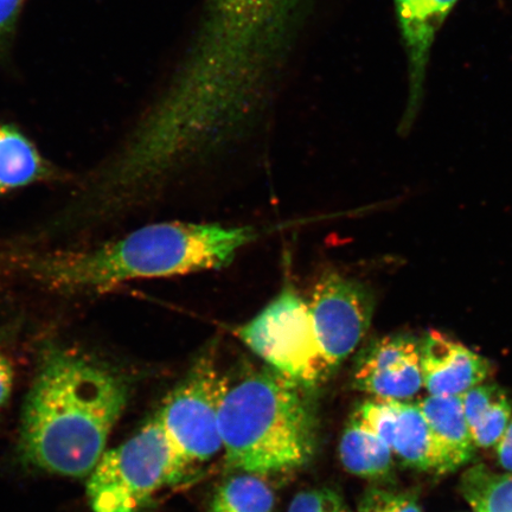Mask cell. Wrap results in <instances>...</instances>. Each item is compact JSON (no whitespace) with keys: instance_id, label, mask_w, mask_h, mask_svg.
Segmentation results:
<instances>
[{"instance_id":"6da1fadb","label":"cell","mask_w":512,"mask_h":512,"mask_svg":"<svg viewBox=\"0 0 512 512\" xmlns=\"http://www.w3.org/2000/svg\"><path fill=\"white\" fill-rule=\"evenodd\" d=\"M312 0H206L162 93L117 158L123 181L155 191L251 136L271 114Z\"/></svg>"},{"instance_id":"7a4b0ae2","label":"cell","mask_w":512,"mask_h":512,"mask_svg":"<svg viewBox=\"0 0 512 512\" xmlns=\"http://www.w3.org/2000/svg\"><path fill=\"white\" fill-rule=\"evenodd\" d=\"M130 396L124 374L62 347L44 349L22 414L25 462L67 477L91 475Z\"/></svg>"},{"instance_id":"3957f363","label":"cell","mask_w":512,"mask_h":512,"mask_svg":"<svg viewBox=\"0 0 512 512\" xmlns=\"http://www.w3.org/2000/svg\"><path fill=\"white\" fill-rule=\"evenodd\" d=\"M258 236L248 226L160 222L98 247L30 254L19 266L48 290L100 293L133 280L220 270Z\"/></svg>"},{"instance_id":"277c9868","label":"cell","mask_w":512,"mask_h":512,"mask_svg":"<svg viewBox=\"0 0 512 512\" xmlns=\"http://www.w3.org/2000/svg\"><path fill=\"white\" fill-rule=\"evenodd\" d=\"M307 392L268 367L230 382L220 411L227 464L264 477L309 464L318 424Z\"/></svg>"},{"instance_id":"5b68a950","label":"cell","mask_w":512,"mask_h":512,"mask_svg":"<svg viewBox=\"0 0 512 512\" xmlns=\"http://www.w3.org/2000/svg\"><path fill=\"white\" fill-rule=\"evenodd\" d=\"M189 469L155 416L102 454L89 475L88 501L94 512H140L160 490L181 483Z\"/></svg>"},{"instance_id":"8992f818","label":"cell","mask_w":512,"mask_h":512,"mask_svg":"<svg viewBox=\"0 0 512 512\" xmlns=\"http://www.w3.org/2000/svg\"><path fill=\"white\" fill-rule=\"evenodd\" d=\"M234 334L268 368L306 389H316L332 376L318 347L309 303L293 285L284 286Z\"/></svg>"},{"instance_id":"52a82bcc","label":"cell","mask_w":512,"mask_h":512,"mask_svg":"<svg viewBox=\"0 0 512 512\" xmlns=\"http://www.w3.org/2000/svg\"><path fill=\"white\" fill-rule=\"evenodd\" d=\"M229 383L209 347L166 396L156 415L189 467L207 463L223 450L220 411Z\"/></svg>"},{"instance_id":"ba28073f","label":"cell","mask_w":512,"mask_h":512,"mask_svg":"<svg viewBox=\"0 0 512 512\" xmlns=\"http://www.w3.org/2000/svg\"><path fill=\"white\" fill-rule=\"evenodd\" d=\"M307 303L318 347L334 375L367 335L374 294L361 281L331 271L318 280Z\"/></svg>"},{"instance_id":"9c48e42d","label":"cell","mask_w":512,"mask_h":512,"mask_svg":"<svg viewBox=\"0 0 512 512\" xmlns=\"http://www.w3.org/2000/svg\"><path fill=\"white\" fill-rule=\"evenodd\" d=\"M352 386L374 399L413 398L424 387L419 339L408 334L373 339L358 352Z\"/></svg>"},{"instance_id":"30bf717a","label":"cell","mask_w":512,"mask_h":512,"mask_svg":"<svg viewBox=\"0 0 512 512\" xmlns=\"http://www.w3.org/2000/svg\"><path fill=\"white\" fill-rule=\"evenodd\" d=\"M408 60L409 92L402 130L408 131L420 111L426 70L435 36L458 0H394Z\"/></svg>"},{"instance_id":"8fae6325","label":"cell","mask_w":512,"mask_h":512,"mask_svg":"<svg viewBox=\"0 0 512 512\" xmlns=\"http://www.w3.org/2000/svg\"><path fill=\"white\" fill-rule=\"evenodd\" d=\"M420 352L422 380L430 395H462L482 384L492 371L486 358L439 331L427 332Z\"/></svg>"},{"instance_id":"7c38bea8","label":"cell","mask_w":512,"mask_h":512,"mask_svg":"<svg viewBox=\"0 0 512 512\" xmlns=\"http://www.w3.org/2000/svg\"><path fill=\"white\" fill-rule=\"evenodd\" d=\"M418 403L432 433L439 460V475L470 463L475 457L469 425L460 395H430Z\"/></svg>"},{"instance_id":"4fadbf2b","label":"cell","mask_w":512,"mask_h":512,"mask_svg":"<svg viewBox=\"0 0 512 512\" xmlns=\"http://www.w3.org/2000/svg\"><path fill=\"white\" fill-rule=\"evenodd\" d=\"M396 428L392 444L394 456L416 471L439 473L437 448L418 403L396 401Z\"/></svg>"},{"instance_id":"5bb4252c","label":"cell","mask_w":512,"mask_h":512,"mask_svg":"<svg viewBox=\"0 0 512 512\" xmlns=\"http://www.w3.org/2000/svg\"><path fill=\"white\" fill-rule=\"evenodd\" d=\"M460 398L473 443L482 448L496 446L510 422L512 406L508 395L496 384H479Z\"/></svg>"},{"instance_id":"9a60e30c","label":"cell","mask_w":512,"mask_h":512,"mask_svg":"<svg viewBox=\"0 0 512 512\" xmlns=\"http://www.w3.org/2000/svg\"><path fill=\"white\" fill-rule=\"evenodd\" d=\"M339 459L345 470L361 478L381 479L394 469L392 448L354 415L342 434Z\"/></svg>"},{"instance_id":"2e32d148","label":"cell","mask_w":512,"mask_h":512,"mask_svg":"<svg viewBox=\"0 0 512 512\" xmlns=\"http://www.w3.org/2000/svg\"><path fill=\"white\" fill-rule=\"evenodd\" d=\"M49 176L46 160L16 127L0 121V194Z\"/></svg>"},{"instance_id":"e0dca14e","label":"cell","mask_w":512,"mask_h":512,"mask_svg":"<svg viewBox=\"0 0 512 512\" xmlns=\"http://www.w3.org/2000/svg\"><path fill=\"white\" fill-rule=\"evenodd\" d=\"M277 498L264 476L240 472L220 485L209 512H274Z\"/></svg>"},{"instance_id":"ac0fdd59","label":"cell","mask_w":512,"mask_h":512,"mask_svg":"<svg viewBox=\"0 0 512 512\" xmlns=\"http://www.w3.org/2000/svg\"><path fill=\"white\" fill-rule=\"evenodd\" d=\"M460 486L475 512H512V473L498 475L477 465L465 472Z\"/></svg>"},{"instance_id":"d6986e66","label":"cell","mask_w":512,"mask_h":512,"mask_svg":"<svg viewBox=\"0 0 512 512\" xmlns=\"http://www.w3.org/2000/svg\"><path fill=\"white\" fill-rule=\"evenodd\" d=\"M358 512H421L418 499L408 492L370 489L358 505Z\"/></svg>"},{"instance_id":"ffe728a7","label":"cell","mask_w":512,"mask_h":512,"mask_svg":"<svg viewBox=\"0 0 512 512\" xmlns=\"http://www.w3.org/2000/svg\"><path fill=\"white\" fill-rule=\"evenodd\" d=\"M287 512H351L343 497L328 488L299 492Z\"/></svg>"},{"instance_id":"44dd1931","label":"cell","mask_w":512,"mask_h":512,"mask_svg":"<svg viewBox=\"0 0 512 512\" xmlns=\"http://www.w3.org/2000/svg\"><path fill=\"white\" fill-rule=\"evenodd\" d=\"M24 0H0V48L14 31Z\"/></svg>"},{"instance_id":"7402d4cb","label":"cell","mask_w":512,"mask_h":512,"mask_svg":"<svg viewBox=\"0 0 512 512\" xmlns=\"http://www.w3.org/2000/svg\"><path fill=\"white\" fill-rule=\"evenodd\" d=\"M12 386H14V371L8 358L0 351V406L8 401Z\"/></svg>"},{"instance_id":"603a6c76","label":"cell","mask_w":512,"mask_h":512,"mask_svg":"<svg viewBox=\"0 0 512 512\" xmlns=\"http://www.w3.org/2000/svg\"><path fill=\"white\" fill-rule=\"evenodd\" d=\"M496 446L499 465L504 470L512 472V421L509 422L507 430Z\"/></svg>"}]
</instances>
